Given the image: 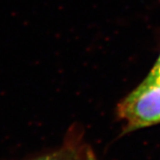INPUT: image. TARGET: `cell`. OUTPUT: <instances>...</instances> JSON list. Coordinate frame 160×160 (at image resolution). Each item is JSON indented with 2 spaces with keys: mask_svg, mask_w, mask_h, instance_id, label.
<instances>
[{
  "mask_svg": "<svg viewBox=\"0 0 160 160\" xmlns=\"http://www.w3.org/2000/svg\"><path fill=\"white\" fill-rule=\"evenodd\" d=\"M146 80L160 85V56Z\"/></svg>",
  "mask_w": 160,
  "mask_h": 160,
  "instance_id": "cell-3",
  "label": "cell"
},
{
  "mask_svg": "<svg viewBox=\"0 0 160 160\" xmlns=\"http://www.w3.org/2000/svg\"><path fill=\"white\" fill-rule=\"evenodd\" d=\"M128 131L160 123V85L144 80L118 107Z\"/></svg>",
  "mask_w": 160,
  "mask_h": 160,
  "instance_id": "cell-1",
  "label": "cell"
},
{
  "mask_svg": "<svg viewBox=\"0 0 160 160\" xmlns=\"http://www.w3.org/2000/svg\"><path fill=\"white\" fill-rule=\"evenodd\" d=\"M87 151L88 147L78 135L70 133L59 149L28 160H87Z\"/></svg>",
  "mask_w": 160,
  "mask_h": 160,
  "instance_id": "cell-2",
  "label": "cell"
},
{
  "mask_svg": "<svg viewBox=\"0 0 160 160\" xmlns=\"http://www.w3.org/2000/svg\"><path fill=\"white\" fill-rule=\"evenodd\" d=\"M87 160H98L96 156L90 148H88V151H87Z\"/></svg>",
  "mask_w": 160,
  "mask_h": 160,
  "instance_id": "cell-4",
  "label": "cell"
}]
</instances>
